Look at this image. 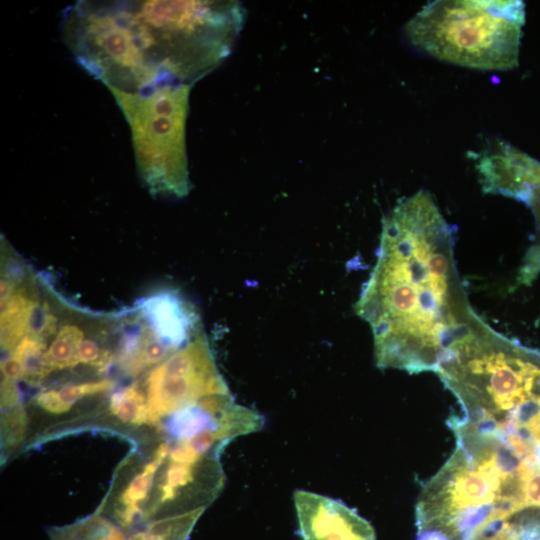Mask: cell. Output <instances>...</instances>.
I'll return each mask as SVG.
<instances>
[{
    "label": "cell",
    "instance_id": "13",
    "mask_svg": "<svg viewBox=\"0 0 540 540\" xmlns=\"http://www.w3.org/2000/svg\"><path fill=\"white\" fill-rule=\"evenodd\" d=\"M535 444H540V413L539 415L526 427Z\"/></svg>",
    "mask_w": 540,
    "mask_h": 540
},
{
    "label": "cell",
    "instance_id": "6",
    "mask_svg": "<svg viewBox=\"0 0 540 540\" xmlns=\"http://www.w3.org/2000/svg\"><path fill=\"white\" fill-rule=\"evenodd\" d=\"M293 498L303 540H376L372 525L342 501L306 490Z\"/></svg>",
    "mask_w": 540,
    "mask_h": 540
},
{
    "label": "cell",
    "instance_id": "1",
    "mask_svg": "<svg viewBox=\"0 0 540 540\" xmlns=\"http://www.w3.org/2000/svg\"><path fill=\"white\" fill-rule=\"evenodd\" d=\"M453 231L425 190L384 217L377 262L355 306L372 329L378 367L436 372L446 353L489 328L459 282Z\"/></svg>",
    "mask_w": 540,
    "mask_h": 540
},
{
    "label": "cell",
    "instance_id": "5",
    "mask_svg": "<svg viewBox=\"0 0 540 540\" xmlns=\"http://www.w3.org/2000/svg\"><path fill=\"white\" fill-rule=\"evenodd\" d=\"M145 386L149 424L207 396L230 393L202 332L155 366Z\"/></svg>",
    "mask_w": 540,
    "mask_h": 540
},
{
    "label": "cell",
    "instance_id": "3",
    "mask_svg": "<svg viewBox=\"0 0 540 540\" xmlns=\"http://www.w3.org/2000/svg\"><path fill=\"white\" fill-rule=\"evenodd\" d=\"M522 1L437 0L405 25L418 50L454 65L505 71L518 65Z\"/></svg>",
    "mask_w": 540,
    "mask_h": 540
},
{
    "label": "cell",
    "instance_id": "7",
    "mask_svg": "<svg viewBox=\"0 0 540 540\" xmlns=\"http://www.w3.org/2000/svg\"><path fill=\"white\" fill-rule=\"evenodd\" d=\"M498 192L532 208L540 238V162L516 149L500 171Z\"/></svg>",
    "mask_w": 540,
    "mask_h": 540
},
{
    "label": "cell",
    "instance_id": "8",
    "mask_svg": "<svg viewBox=\"0 0 540 540\" xmlns=\"http://www.w3.org/2000/svg\"><path fill=\"white\" fill-rule=\"evenodd\" d=\"M170 452L169 444L162 443L152 459L144 469L137 474L121 497V505L116 508L113 518L118 528L122 531H131L136 525L143 521V509L141 504L147 498L148 491L152 486L156 471L168 458Z\"/></svg>",
    "mask_w": 540,
    "mask_h": 540
},
{
    "label": "cell",
    "instance_id": "11",
    "mask_svg": "<svg viewBox=\"0 0 540 540\" xmlns=\"http://www.w3.org/2000/svg\"><path fill=\"white\" fill-rule=\"evenodd\" d=\"M526 506H540V466L528 470L524 479Z\"/></svg>",
    "mask_w": 540,
    "mask_h": 540
},
{
    "label": "cell",
    "instance_id": "4",
    "mask_svg": "<svg viewBox=\"0 0 540 540\" xmlns=\"http://www.w3.org/2000/svg\"><path fill=\"white\" fill-rule=\"evenodd\" d=\"M191 85L134 92L111 90L130 127L138 174L154 195L183 197L190 189L186 121Z\"/></svg>",
    "mask_w": 540,
    "mask_h": 540
},
{
    "label": "cell",
    "instance_id": "2",
    "mask_svg": "<svg viewBox=\"0 0 540 540\" xmlns=\"http://www.w3.org/2000/svg\"><path fill=\"white\" fill-rule=\"evenodd\" d=\"M245 12L234 1H78L61 35L76 62L108 89L192 85L231 53Z\"/></svg>",
    "mask_w": 540,
    "mask_h": 540
},
{
    "label": "cell",
    "instance_id": "12",
    "mask_svg": "<svg viewBox=\"0 0 540 540\" xmlns=\"http://www.w3.org/2000/svg\"><path fill=\"white\" fill-rule=\"evenodd\" d=\"M36 403L44 410L54 414H61L67 412L69 409V407L60 399L58 391L55 389L40 393L36 397Z\"/></svg>",
    "mask_w": 540,
    "mask_h": 540
},
{
    "label": "cell",
    "instance_id": "10",
    "mask_svg": "<svg viewBox=\"0 0 540 540\" xmlns=\"http://www.w3.org/2000/svg\"><path fill=\"white\" fill-rule=\"evenodd\" d=\"M110 409L123 422L149 424L147 404L138 384L113 394Z\"/></svg>",
    "mask_w": 540,
    "mask_h": 540
},
{
    "label": "cell",
    "instance_id": "9",
    "mask_svg": "<svg viewBox=\"0 0 540 540\" xmlns=\"http://www.w3.org/2000/svg\"><path fill=\"white\" fill-rule=\"evenodd\" d=\"M205 509L170 516L129 531L125 540H187L193 526Z\"/></svg>",
    "mask_w": 540,
    "mask_h": 540
}]
</instances>
